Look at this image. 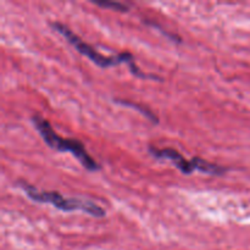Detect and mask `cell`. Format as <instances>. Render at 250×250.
<instances>
[{
    "label": "cell",
    "instance_id": "cell-7",
    "mask_svg": "<svg viewBox=\"0 0 250 250\" xmlns=\"http://www.w3.org/2000/svg\"><path fill=\"white\" fill-rule=\"evenodd\" d=\"M146 23H148V24H150V26H153V27H155V28H158L159 31L161 32V33L164 34V36H166V37H168V38H171V41H173V42H176V43H181V38L180 37H177V36H175V34H171V33H168V32H165L164 31L163 28H161V27H159L158 24L156 23H153V22H150V21H146Z\"/></svg>",
    "mask_w": 250,
    "mask_h": 250
},
{
    "label": "cell",
    "instance_id": "cell-6",
    "mask_svg": "<svg viewBox=\"0 0 250 250\" xmlns=\"http://www.w3.org/2000/svg\"><path fill=\"white\" fill-rule=\"evenodd\" d=\"M93 4L98 5L100 7H105V9H111L114 11H119V12H128L129 7L128 5L124 4V2H119V1H111V0H94Z\"/></svg>",
    "mask_w": 250,
    "mask_h": 250
},
{
    "label": "cell",
    "instance_id": "cell-3",
    "mask_svg": "<svg viewBox=\"0 0 250 250\" xmlns=\"http://www.w3.org/2000/svg\"><path fill=\"white\" fill-rule=\"evenodd\" d=\"M19 186H21L22 189L27 194V197L36 203L41 204H51L56 209L61 211H83L85 214H89L94 217H104L105 210L97 205L95 203L89 202V200L76 199V198H63L60 193L58 192H42L34 188L33 186L28 185L24 182H19Z\"/></svg>",
    "mask_w": 250,
    "mask_h": 250
},
{
    "label": "cell",
    "instance_id": "cell-1",
    "mask_svg": "<svg viewBox=\"0 0 250 250\" xmlns=\"http://www.w3.org/2000/svg\"><path fill=\"white\" fill-rule=\"evenodd\" d=\"M50 26L55 29L58 33H60L63 38H66V41L73 45V48L78 51L80 54H82L83 56L89 59L92 62H94L95 65L99 66L102 68L111 67V66H117L120 63H127L129 66V70L133 73L134 76L139 78H143V80H154V81H163L160 77L154 75H146V73L142 72L136 65H134V58L129 53H121L119 55L115 56H104L100 53H98L93 46H90L89 44L84 43L82 39L78 36H76L67 26L60 23V22H50Z\"/></svg>",
    "mask_w": 250,
    "mask_h": 250
},
{
    "label": "cell",
    "instance_id": "cell-5",
    "mask_svg": "<svg viewBox=\"0 0 250 250\" xmlns=\"http://www.w3.org/2000/svg\"><path fill=\"white\" fill-rule=\"evenodd\" d=\"M115 102H116L117 104L124 105V106L132 107V109H134V110H138L142 115H144L146 119L150 120L153 124H155V125L159 124V119L155 116V114H154L153 111H150V110L148 109V107H144V106H142V105L136 104V103H132V102H128V100H124V99H116Z\"/></svg>",
    "mask_w": 250,
    "mask_h": 250
},
{
    "label": "cell",
    "instance_id": "cell-4",
    "mask_svg": "<svg viewBox=\"0 0 250 250\" xmlns=\"http://www.w3.org/2000/svg\"><path fill=\"white\" fill-rule=\"evenodd\" d=\"M149 153L156 159H167V160L172 161L176 167L185 175H190L194 171H200V172L208 173V175L221 176L227 171V168L216 165V164L209 163L207 160H203L202 158H194L190 161L186 160L178 151L171 148L156 149L155 146H150Z\"/></svg>",
    "mask_w": 250,
    "mask_h": 250
},
{
    "label": "cell",
    "instance_id": "cell-2",
    "mask_svg": "<svg viewBox=\"0 0 250 250\" xmlns=\"http://www.w3.org/2000/svg\"><path fill=\"white\" fill-rule=\"evenodd\" d=\"M32 124L34 125L37 131L42 136L46 146L51 149L60 151V153H71L88 171H98L100 166L97 161L85 151L84 146L81 142L75 139H63L55 133L51 125L41 115H34L32 117Z\"/></svg>",
    "mask_w": 250,
    "mask_h": 250
}]
</instances>
